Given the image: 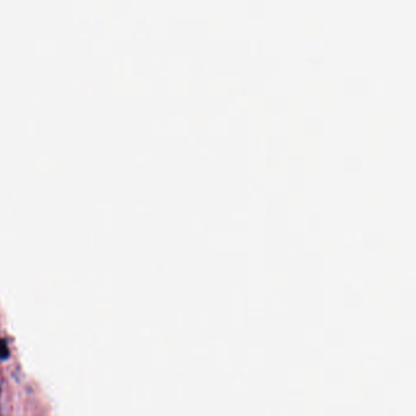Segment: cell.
Segmentation results:
<instances>
[{
	"instance_id": "1",
	"label": "cell",
	"mask_w": 416,
	"mask_h": 416,
	"mask_svg": "<svg viewBox=\"0 0 416 416\" xmlns=\"http://www.w3.org/2000/svg\"><path fill=\"white\" fill-rule=\"evenodd\" d=\"M10 357V349L4 339H0V360H8Z\"/></svg>"
}]
</instances>
